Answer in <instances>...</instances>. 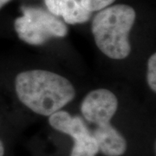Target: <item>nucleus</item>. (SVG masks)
I'll list each match as a JSON object with an SVG mask.
<instances>
[{"mask_svg": "<svg viewBox=\"0 0 156 156\" xmlns=\"http://www.w3.org/2000/svg\"><path fill=\"white\" fill-rule=\"evenodd\" d=\"M15 89L23 105L44 116L61 110L76 95L75 88L67 78L41 69L19 73L15 79Z\"/></svg>", "mask_w": 156, "mask_h": 156, "instance_id": "nucleus-1", "label": "nucleus"}, {"mask_svg": "<svg viewBox=\"0 0 156 156\" xmlns=\"http://www.w3.org/2000/svg\"><path fill=\"white\" fill-rule=\"evenodd\" d=\"M135 11L127 5L108 6L98 11L92 22V33L98 49L111 59L122 60L131 51L128 40Z\"/></svg>", "mask_w": 156, "mask_h": 156, "instance_id": "nucleus-2", "label": "nucleus"}, {"mask_svg": "<svg viewBox=\"0 0 156 156\" xmlns=\"http://www.w3.org/2000/svg\"><path fill=\"white\" fill-rule=\"evenodd\" d=\"M22 12V17L15 20L14 27L18 37L29 44H44L52 37H63L68 34L66 24L48 11L23 6Z\"/></svg>", "mask_w": 156, "mask_h": 156, "instance_id": "nucleus-3", "label": "nucleus"}, {"mask_svg": "<svg viewBox=\"0 0 156 156\" xmlns=\"http://www.w3.org/2000/svg\"><path fill=\"white\" fill-rule=\"evenodd\" d=\"M49 123L54 129L73 138L74 146L70 156H95L98 154L95 137L82 117L72 116L61 109L50 115Z\"/></svg>", "mask_w": 156, "mask_h": 156, "instance_id": "nucleus-4", "label": "nucleus"}, {"mask_svg": "<svg viewBox=\"0 0 156 156\" xmlns=\"http://www.w3.org/2000/svg\"><path fill=\"white\" fill-rule=\"evenodd\" d=\"M117 108L116 96L113 92L105 89H95L89 92L81 105V111L84 119L97 127L110 124Z\"/></svg>", "mask_w": 156, "mask_h": 156, "instance_id": "nucleus-5", "label": "nucleus"}, {"mask_svg": "<svg viewBox=\"0 0 156 156\" xmlns=\"http://www.w3.org/2000/svg\"><path fill=\"white\" fill-rule=\"evenodd\" d=\"M92 134L99 152L105 156H122L127 150V140L111 124L96 127Z\"/></svg>", "mask_w": 156, "mask_h": 156, "instance_id": "nucleus-6", "label": "nucleus"}, {"mask_svg": "<svg viewBox=\"0 0 156 156\" xmlns=\"http://www.w3.org/2000/svg\"><path fill=\"white\" fill-rule=\"evenodd\" d=\"M48 11L61 17L69 24L83 23L91 17L90 11L84 9L78 0H44Z\"/></svg>", "mask_w": 156, "mask_h": 156, "instance_id": "nucleus-7", "label": "nucleus"}, {"mask_svg": "<svg viewBox=\"0 0 156 156\" xmlns=\"http://www.w3.org/2000/svg\"><path fill=\"white\" fill-rule=\"evenodd\" d=\"M115 0H80V4L87 11H99L108 6L111 5Z\"/></svg>", "mask_w": 156, "mask_h": 156, "instance_id": "nucleus-8", "label": "nucleus"}, {"mask_svg": "<svg viewBox=\"0 0 156 156\" xmlns=\"http://www.w3.org/2000/svg\"><path fill=\"white\" fill-rule=\"evenodd\" d=\"M147 83L150 89L156 91V54H153L147 62Z\"/></svg>", "mask_w": 156, "mask_h": 156, "instance_id": "nucleus-9", "label": "nucleus"}, {"mask_svg": "<svg viewBox=\"0 0 156 156\" xmlns=\"http://www.w3.org/2000/svg\"><path fill=\"white\" fill-rule=\"evenodd\" d=\"M5 154V147L3 142L0 140V156H4Z\"/></svg>", "mask_w": 156, "mask_h": 156, "instance_id": "nucleus-10", "label": "nucleus"}, {"mask_svg": "<svg viewBox=\"0 0 156 156\" xmlns=\"http://www.w3.org/2000/svg\"><path fill=\"white\" fill-rule=\"evenodd\" d=\"M11 0H0V9L4 5H5L7 3H9Z\"/></svg>", "mask_w": 156, "mask_h": 156, "instance_id": "nucleus-11", "label": "nucleus"}]
</instances>
